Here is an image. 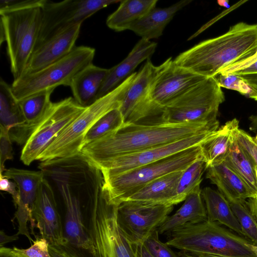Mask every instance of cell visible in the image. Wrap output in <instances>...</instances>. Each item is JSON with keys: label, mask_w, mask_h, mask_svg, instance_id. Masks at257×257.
<instances>
[{"label": "cell", "mask_w": 257, "mask_h": 257, "mask_svg": "<svg viewBox=\"0 0 257 257\" xmlns=\"http://www.w3.org/2000/svg\"><path fill=\"white\" fill-rule=\"evenodd\" d=\"M253 139L254 140V141L256 142V143L257 144V134L256 135V136L253 137Z\"/></svg>", "instance_id": "53"}, {"label": "cell", "mask_w": 257, "mask_h": 257, "mask_svg": "<svg viewBox=\"0 0 257 257\" xmlns=\"http://www.w3.org/2000/svg\"><path fill=\"white\" fill-rule=\"evenodd\" d=\"M173 210V205L123 201L118 205L117 221L134 243L143 242Z\"/></svg>", "instance_id": "14"}, {"label": "cell", "mask_w": 257, "mask_h": 257, "mask_svg": "<svg viewBox=\"0 0 257 257\" xmlns=\"http://www.w3.org/2000/svg\"><path fill=\"white\" fill-rule=\"evenodd\" d=\"M33 216L41 237L49 244H63V229L57 204L52 188L45 178L40 187Z\"/></svg>", "instance_id": "18"}, {"label": "cell", "mask_w": 257, "mask_h": 257, "mask_svg": "<svg viewBox=\"0 0 257 257\" xmlns=\"http://www.w3.org/2000/svg\"><path fill=\"white\" fill-rule=\"evenodd\" d=\"M53 91L44 90L19 101L23 116L33 131L51 106L50 96Z\"/></svg>", "instance_id": "31"}, {"label": "cell", "mask_w": 257, "mask_h": 257, "mask_svg": "<svg viewBox=\"0 0 257 257\" xmlns=\"http://www.w3.org/2000/svg\"><path fill=\"white\" fill-rule=\"evenodd\" d=\"M0 257H18L13 252L12 248L0 247Z\"/></svg>", "instance_id": "47"}, {"label": "cell", "mask_w": 257, "mask_h": 257, "mask_svg": "<svg viewBox=\"0 0 257 257\" xmlns=\"http://www.w3.org/2000/svg\"><path fill=\"white\" fill-rule=\"evenodd\" d=\"M233 136L252 162L257 175V144L254 141L253 137L239 128L235 131Z\"/></svg>", "instance_id": "35"}, {"label": "cell", "mask_w": 257, "mask_h": 257, "mask_svg": "<svg viewBox=\"0 0 257 257\" xmlns=\"http://www.w3.org/2000/svg\"><path fill=\"white\" fill-rule=\"evenodd\" d=\"M0 173L3 174L6 170L5 163L6 161L12 160L13 148L12 140L8 130L0 125Z\"/></svg>", "instance_id": "40"}, {"label": "cell", "mask_w": 257, "mask_h": 257, "mask_svg": "<svg viewBox=\"0 0 257 257\" xmlns=\"http://www.w3.org/2000/svg\"><path fill=\"white\" fill-rule=\"evenodd\" d=\"M257 50V24L239 22L224 34L203 41L180 53L178 65L207 77L253 54Z\"/></svg>", "instance_id": "2"}, {"label": "cell", "mask_w": 257, "mask_h": 257, "mask_svg": "<svg viewBox=\"0 0 257 257\" xmlns=\"http://www.w3.org/2000/svg\"><path fill=\"white\" fill-rule=\"evenodd\" d=\"M157 46L154 42L141 39L124 59L109 68L98 92L97 99L113 91L134 73V71L141 63L151 57Z\"/></svg>", "instance_id": "21"}, {"label": "cell", "mask_w": 257, "mask_h": 257, "mask_svg": "<svg viewBox=\"0 0 257 257\" xmlns=\"http://www.w3.org/2000/svg\"><path fill=\"white\" fill-rule=\"evenodd\" d=\"M124 124L118 108L113 109L100 117L90 128L84 141V146L112 133Z\"/></svg>", "instance_id": "34"}, {"label": "cell", "mask_w": 257, "mask_h": 257, "mask_svg": "<svg viewBox=\"0 0 257 257\" xmlns=\"http://www.w3.org/2000/svg\"><path fill=\"white\" fill-rule=\"evenodd\" d=\"M224 100L216 79L206 77L165 107L160 122L219 124V107Z\"/></svg>", "instance_id": "8"}, {"label": "cell", "mask_w": 257, "mask_h": 257, "mask_svg": "<svg viewBox=\"0 0 257 257\" xmlns=\"http://www.w3.org/2000/svg\"><path fill=\"white\" fill-rule=\"evenodd\" d=\"M218 126L193 123L123 124L116 131L84 146L80 153L98 167L120 156L216 131Z\"/></svg>", "instance_id": "1"}, {"label": "cell", "mask_w": 257, "mask_h": 257, "mask_svg": "<svg viewBox=\"0 0 257 257\" xmlns=\"http://www.w3.org/2000/svg\"><path fill=\"white\" fill-rule=\"evenodd\" d=\"M256 62H257V50L249 57L223 68L218 73H231L245 68Z\"/></svg>", "instance_id": "41"}, {"label": "cell", "mask_w": 257, "mask_h": 257, "mask_svg": "<svg viewBox=\"0 0 257 257\" xmlns=\"http://www.w3.org/2000/svg\"><path fill=\"white\" fill-rule=\"evenodd\" d=\"M0 190L10 194L14 200L16 207L19 202V194L17 184L15 182H12L9 179L4 176L0 173Z\"/></svg>", "instance_id": "42"}, {"label": "cell", "mask_w": 257, "mask_h": 257, "mask_svg": "<svg viewBox=\"0 0 257 257\" xmlns=\"http://www.w3.org/2000/svg\"><path fill=\"white\" fill-rule=\"evenodd\" d=\"M49 251L52 257H70L59 245L49 244Z\"/></svg>", "instance_id": "44"}, {"label": "cell", "mask_w": 257, "mask_h": 257, "mask_svg": "<svg viewBox=\"0 0 257 257\" xmlns=\"http://www.w3.org/2000/svg\"><path fill=\"white\" fill-rule=\"evenodd\" d=\"M81 25L68 28L36 47L23 75L40 70L69 54L75 47Z\"/></svg>", "instance_id": "19"}, {"label": "cell", "mask_w": 257, "mask_h": 257, "mask_svg": "<svg viewBox=\"0 0 257 257\" xmlns=\"http://www.w3.org/2000/svg\"><path fill=\"white\" fill-rule=\"evenodd\" d=\"M238 123L236 118L227 121L200 145L202 157L206 163V169L212 163L222 160L226 155L233 140V134L239 128Z\"/></svg>", "instance_id": "29"}, {"label": "cell", "mask_w": 257, "mask_h": 257, "mask_svg": "<svg viewBox=\"0 0 257 257\" xmlns=\"http://www.w3.org/2000/svg\"><path fill=\"white\" fill-rule=\"evenodd\" d=\"M201 196L205 203L208 221H217L245 237L228 202L219 191L207 187L201 190Z\"/></svg>", "instance_id": "28"}, {"label": "cell", "mask_w": 257, "mask_h": 257, "mask_svg": "<svg viewBox=\"0 0 257 257\" xmlns=\"http://www.w3.org/2000/svg\"><path fill=\"white\" fill-rule=\"evenodd\" d=\"M206 163L201 158L183 171L175 192V205L184 201L187 196L200 188L202 176L206 170Z\"/></svg>", "instance_id": "32"}, {"label": "cell", "mask_w": 257, "mask_h": 257, "mask_svg": "<svg viewBox=\"0 0 257 257\" xmlns=\"http://www.w3.org/2000/svg\"><path fill=\"white\" fill-rule=\"evenodd\" d=\"M221 87L234 90L248 97L250 90L245 82L232 73H218L214 77Z\"/></svg>", "instance_id": "38"}, {"label": "cell", "mask_w": 257, "mask_h": 257, "mask_svg": "<svg viewBox=\"0 0 257 257\" xmlns=\"http://www.w3.org/2000/svg\"><path fill=\"white\" fill-rule=\"evenodd\" d=\"M206 170V178L232 198L246 200L256 197L243 180L223 160L212 163Z\"/></svg>", "instance_id": "26"}, {"label": "cell", "mask_w": 257, "mask_h": 257, "mask_svg": "<svg viewBox=\"0 0 257 257\" xmlns=\"http://www.w3.org/2000/svg\"><path fill=\"white\" fill-rule=\"evenodd\" d=\"M207 219L206 208L203 203L200 188L187 196L181 207L173 215L169 216L157 230L159 234H169L181 227Z\"/></svg>", "instance_id": "24"}, {"label": "cell", "mask_w": 257, "mask_h": 257, "mask_svg": "<svg viewBox=\"0 0 257 257\" xmlns=\"http://www.w3.org/2000/svg\"><path fill=\"white\" fill-rule=\"evenodd\" d=\"M159 233L156 230L143 242L153 257H179L167 245L159 239Z\"/></svg>", "instance_id": "37"}, {"label": "cell", "mask_w": 257, "mask_h": 257, "mask_svg": "<svg viewBox=\"0 0 257 257\" xmlns=\"http://www.w3.org/2000/svg\"><path fill=\"white\" fill-rule=\"evenodd\" d=\"M183 171L173 172L156 179L124 201L174 206L175 192Z\"/></svg>", "instance_id": "23"}, {"label": "cell", "mask_w": 257, "mask_h": 257, "mask_svg": "<svg viewBox=\"0 0 257 257\" xmlns=\"http://www.w3.org/2000/svg\"><path fill=\"white\" fill-rule=\"evenodd\" d=\"M250 121L249 130L257 134V113L255 115H251L249 117Z\"/></svg>", "instance_id": "48"}, {"label": "cell", "mask_w": 257, "mask_h": 257, "mask_svg": "<svg viewBox=\"0 0 257 257\" xmlns=\"http://www.w3.org/2000/svg\"><path fill=\"white\" fill-rule=\"evenodd\" d=\"M179 257H198V256H195V255H193L186 254V255H182V256H181Z\"/></svg>", "instance_id": "52"}, {"label": "cell", "mask_w": 257, "mask_h": 257, "mask_svg": "<svg viewBox=\"0 0 257 257\" xmlns=\"http://www.w3.org/2000/svg\"><path fill=\"white\" fill-rule=\"evenodd\" d=\"M195 256H197L198 257H221V256H215V255H208V254L199 255H195Z\"/></svg>", "instance_id": "51"}, {"label": "cell", "mask_w": 257, "mask_h": 257, "mask_svg": "<svg viewBox=\"0 0 257 257\" xmlns=\"http://www.w3.org/2000/svg\"><path fill=\"white\" fill-rule=\"evenodd\" d=\"M85 108L71 97L52 102L24 145L20 158L23 163L29 165L37 160L48 146Z\"/></svg>", "instance_id": "12"}, {"label": "cell", "mask_w": 257, "mask_h": 257, "mask_svg": "<svg viewBox=\"0 0 257 257\" xmlns=\"http://www.w3.org/2000/svg\"><path fill=\"white\" fill-rule=\"evenodd\" d=\"M217 3L219 6L224 7L226 8H229V1L227 0L225 1H218Z\"/></svg>", "instance_id": "49"}, {"label": "cell", "mask_w": 257, "mask_h": 257, "mask_svg": "<svg viewBox=\"0 0 257 257\" xmlns=\"http://www.w3.org/2000/svg\"><path fill=\"white\" fill-rule=\"evenodd\" d=\"M222 160L243 180L257 197V175L254 167L234 136L229 149Z\"/></svg>", "instance_id": "30"}, {"label": "cell", "mask_w": 257, "mask_h": 257, "mask_svg": "<svg viewBox=\"0 0 257 257\" xmlns=\"http://www.w3.org/2000/svg\"><path fill=\"white\" fill-rule=\"evenodd\" d=\"M200 145L131 171L103 177L104 190L110 202L118 205L147 184L170 173L183 171L201 158Z\"/></svg>", "instance_id": "7"}, {"label": "cell", "mask_w": 257, "mask_h": 257, "mask_svg": "<svg viewBox=\"0 0 257 257\" xmlns=\"http://www.w3.org/2000/svg\"><path fill=\"white\" fill-rule=\"evenodd\" d=\"M249 242L216 222L207 220L174 230L169 234L165 243L193 255L256 257L248 246Z\"/></svg>", "instance_id": "5"}, {"label": "cell", "mask_w": 257, "mask_h": 257, "mask_svg": "<svg viewBox=\"0 0 257 257\" xmlns=\"http://www.w3.org/2000/svg\"><path fill=\"white\" fill-rule=\"evenodd\" d=\"M248 246L257 257V245L253 244L251 242H249Z\"/></svg>", "instance_id": "50"}, {"label": "cell", "mask_w": 257, "mask_h": 257, "mask_svg": "<svg viewBox=\"0 0 257 257\" xmlns=\"http://www.w3.org/2000/svg\"><path fill=\"white\" fill-rule=\"evenodd\" d=\"M3 175L13 180L18 186L19 199L15 217L19 223V229L16 234L24 235L30 241H33L27 223L30 221L32 232L34 234V228L36 227V223L33 216V211L41 184L44 178L43 173L40 170L35 171L11 168L6 169Z\"/></svg>", "instance_id": "17"}, {"label": "cell", "mask_w": 257, "mask_h": 257, "mask_svg": "<svg viewBox=\"0 0 257 257\" xmlns=\"http://www.w3.org/2000/svg\"><path fill=\"white\" fill-rule=\"evenodd\" d=\"M136 257H153L143 242L135 243Z\"/></svg>", "instance_id": "43"}, {"label": "cell", "mask_w": 257, "mask_h": 257, "mask_svg": "<svg viewBox=\"0 0 257 257\" xmlns=\"http://www.w3.org/2000/svg\"><path fill=\"white\" fill-rule=\"evenodd\" d=\"M231 73L241 78L248 86L250 92L248 97L257 101V62L245 68Z\"/></svg>", "instance_id": "39"}, {"label": "cell", "mask_w": 257, "mask_h": 257, "mask_svg": "<svg viewBox=\"0 0 257 257\" xmlns=\"http://www.w3.org/2000/svg\"><path fill=\"white\" fill-rule=\"evenodd\" d=\"M95 50L85 46H75L67 55L37 71L14 80L12 93L19 101L28 96L60 85L70 86L76 74L92 63Z\"/></svg>", "instance_id": "9"}, {"label": "cell", "mask_w": 257, "mask_h": 257, "mask_svg": "<svg viewBox=\"0 0 257 257\" xmlns=\"http://www.w3.org/2000/svg\"><path fill=\"white\" fill-rule=\"evenodd\" d=\"M218 190L228 202L245 237L248 238L252 243L257 245V224L246 205V200L233 198L223 189H218Z\"/></svg>", "instance_id": "33"}, {"label": "cell", "mask_w": 257, "mask_h": 257, "mask_svg": "<svg viewBox=\"0 0 257 257\" xmlns=\"http://www.w3.org/2000/svg\"><path fill=\"white\" fill-rule=\"evenodd\" d=\"M117 207L109 201L104 191L85 216L97 257H136L135 243L118 222Z\"/></svg>", "instance_id": "10"}, {"label": "cell", "mask_w": 257, "mask_h": 257, "mask_svg": "<svg viewBox=\"0 0 257 257\" xmlns=\"http://www.w3.org/2000/svg\"><path fill=\"white\" fill-rule=\"evenodd\" d=\"M216 131L197 134L142 152L120 156L102 164L98 168L103 177L120 174L200 145Z\"/></svg>", "instance_id": "16"}, {"label": "cell", "mask_w": 257, "mask_h": 257, "mask_svg": "<svg viewBox=\"0 0 257 257\" xmlns=\"http://www.w3.org/2000/svg\"><path fill=\"white\" fill-rule=\"evenodd\" d=\"M109 71L92 63L78 72L69 86L75 100L84 107L93 103Z\"/></svg>", "instance_id": "22"}, {"label": "cell", "mask_w": 257, "mask_h": 257, "mask_svg": "<svg viewBox=\"0 0 257 257\" xmlns=\"http://www.w3.org/2000/svg\"><path fill=\"white\" fill-rule=\"evenodd\" d=\"M49 245L45 239L36 237L30 247L20 249L14 247L12 250L18 257H52L49 251Z\"/></svg>", "instance_id": "36"}, {"label": "cell", "mask_w": 257, "mask_h": 257, "mask_svg": "<svg viewBox=\"0 0 257 257\" xmlns=\"http://www.w3.org/2000/svg\"><path fill=\"white\" fill-rule=\"evenodd\" d=\"M191 2V0H182L167 8H155L134 24L130 30L142 39L150 40L158 38L176 13Z\"/></svg>", "instance_id": "25"}, {"label": "cell", "mask_w": 257, "mask_h": 257, "mask_svg": "<svg viewBox=\"0 0 257 257\" xmlns=\"http://www.w3.org/2000/svg\"><path fill=\"white\" fill-rule=\"evenodd\" d=\"M55 199L64 207V240L60 246L70 257H97L84 222L96 190L87 179L77 175L54 178L51 183Z\"/></svg>", "instance_id": "3"}, {"label": "cell", "mask_w": 257, "mask_h": 257, "mask_svg": "<svg viewBox=\"0 0 257 257\" xmlns=\"http://www.w3.org/2000/svg\"><path fill=\"white\" fill-rule=\"evenodd\" d=\"M44 0L1 1V44L7 43L14 80L25 71L41 27Z\"/></svg>", "instance_id": "4"}, {"label": "cell", "mask_w": 257, "mask_h": 257, "mask_svg": "<svg viewBox=\"0 0 257 257\" xmlns=\"http://www.w3.org/2000/svg\"><path fill=\"white\" fill-rule=\"evenodd\" d=\"M117 0H44L40 30L36 47L63 31L81 25L86 19Z\"/></svg>", "instance_id": "11"}, {"label": "cell", "mask_w": 257, "mask_h": 257, "mask_svg": "<svg viewBox=\"0 0 257 257\" xmlns=\"http://www.w3.org/2000/svg\"><path fill=\"white\" fill-rule=\"evenodd\" d=\"M0 125L8 130L12 141L20 145L25 144L33 131L23 116L11 86L2 79L0 81Z\"/></svg>", "instance_id": "20"}, {"label": "cell", "mask_w": 257, "mask_h": 257, "mask_svg": "<svg viewBox=\"0 0 257 257\" xmlns=\"http://www.w3.org/2000/svg\"><path fill=\"white\" fill-rule=\"evenodd\" d=\"M206 77L178 65L170 57L156 66L150 88V98L164 108Z\"/></svg>", "instance_id": "15"}, {"label": "cell", "mask_w": 257, "mask_h": 257, "mask_svg": "<svg viewBox=\"0 0 257 257\" xmlns=\"http://www.w3.org/2000/svg\"><path fill=\"white\" fill-rule=\"evenodd\" d=\"M137 72H134L113 91L86 107L48 146L37 160L43 162L70 157L80 153L88 131L107 112L119 108Z\"/></svg>", "instance_id": "6"}, {"label": "cell", "mask_w": 257, "mask_h": 257, "mask_svg": "<svg viewBox=\"0 0 257 257\" xmlns=\"http://www.w3.org/2000/svg\"><path fill=\"white\" fill-rule=\"evenodd\" d=\"M246 205L257 224V197L250 198L246 201Z\"/></svg>", "instance_id": "45"}, {"label": "cell", "mask_w": 257, "mask_h": 257, "mask_svg": "<svg viewBox=\"0 0 257 257\" xmlns=\"http://www.w3.org/2000/svg\"><path fill=\"white\" fill-rule=\"evenodd\" d=\"M18 238L19 237L17 234L11 236L8 235L2 230L0 232V247L4 246V245L7 243L17 240Z\"/></svg>", "instance_id": "46"}, {"label": "cell", "mask_w": 257, "mask_h": 257, "mask_svg": "<svg viewBox=\"0 0 257 257\" xmlns=\"http://www.w3.org/2000/svg\"><path fill=\"white\" fill-rule=\"evenodd\" d=\"M156 68L149 58L137 72L118 108L124 124L141 123L147 120H152L154 123L160 122L164 108L156 104L150 96Z\"/></svg>", "instance_id": "13"}, {"label": "cell", "mask_w": 257, "mask_h": 257, "mask_svg": "<svg viewBox=\"0 0 257 257\" xmlns=\"http://www.w3.org/2000/svg\"><path fill=\"white\" fill-rule=\"evenodd\" d=\"M158 0L120 1L118 8L107 18L108 28L121 32L130 30L136 22L156 8Z\"/></svg>", "instance_id": "27"}]
</instances>
